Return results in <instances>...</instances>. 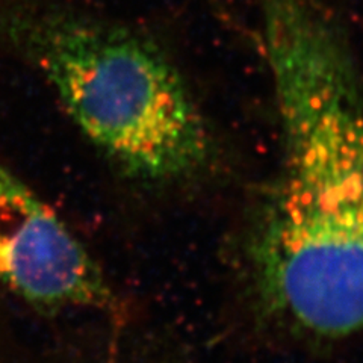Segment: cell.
Returning <instances> with one entry per match:
<instances>
[{"mask_svg": "<svg viewBox=\"0 0 363 363\" xmlns=\"http://www.w3.org/2000/svg\"><path fill=\"white\" fill-rule=\"evenodd\" d=\"M0 285L43 308H105L112 294L81 241L0 162Z\"/></svg>", "mask_w": 363, "mask_h": 363, "instance_id": "cell-3", "label": "cell"}, {"mask_svg": "<svg viewBox=\"0 0 363 363\" xmlns=\"http://www.w3.org/2000/svg\"><path fill=\"white\" fill-rule=\"evenodd\" d=\"M283 140L253 247L272 311L318 336L363 328V99L340 32L300 23L265 43Z\"/></svg>", "mask_w": 363, "mask_h": 363, "instance_id": "cell-1", "label": "cell"}, {"mask_svg": "<svg viewBox=\"0 0 363 363\" xmlns=\"http://www.w3.org/2000/svg\"><path fill=\"white\" fill-rule=\"evenodd\" d=\"M0 45L48 82L86 140L128 174L173 180L206 162L201 112L143 33L48 0H8Z\"/></svg>", "mask_w": 363, "mask_h": 363, "instance_id": "cell-2", "label": "cell"}]
</instances>
